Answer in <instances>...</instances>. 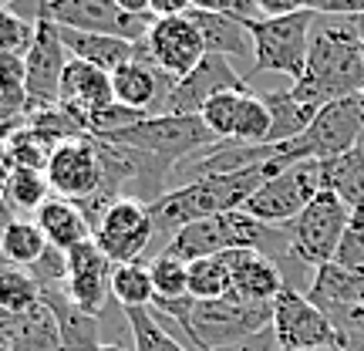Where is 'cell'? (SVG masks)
I'll use <instances>...</instances> for the list:
<instances>
[{
	"label": "cell",
	"instance_id": "obj_1",
	"mask_svg": "<svg viewBox=\"0 0 364 351\" xmlns=\"http://www.w3.org/2000/svg\"><path fill=\"white\" fill-rule=\"evenodd\" d=\"M294 98L311 108L351 98L364 91V41L358 38L351 17H321L314 21L311 51L304 78L290 85Z\"/></svg>",
	"mask_w": 364,
	"mask_h": 351
},
{
	"label": "cell",
	"instance_id": "obj_2",
	"mask_svg": "<svg viewBox=\"0 0 364 351\" xmlns=\"http://www.w3.org/2000/svg\"><path fill=\"white\" fill-rule=\"evenodd\" d=\"M273 162L263 166H250L240 172H223V176H206V179H196L189 186H176L166 196H159L152 203V220H156V240L169 243L172 236L179 234L186 223L193 220H206V216H220L230 209H243L247 199L263 182L277 176Z\"/></svg>",
	"mask_w": 364,
	"mask_h": 351
},
{
	"label": "cell",
	"instance_id": "obj_3",
	"mask_svg": "<svg viewBox=\"0 0 364 351\" xmlns=\"http://www.w3.org/2000/svg\"><path fill=\"white\" fill-rule=\"evenodd\" d=\"M361 139H364V95L338 98V102L317 108V115H314V122L307 125L304 135L273 145V166L287 169V166L307 162V159L327 162V159L351 152Z\"/></svg>",
	"mask_w": 364,
	"mask_h": 351
},
{
	"label": "cell",
	"instance_id": "obj_4",
	"mask_svg": "<svg viewBox=\"0 0 364 351\" xmlns=\"http://www.w3.org/2000/svg\"><path fill=\"white\" fill-rule=\"evenodd\" d=\"M314 21H317L314 11H297L287 17H250L247 27L253 34V71L247 81L263 71L284 75L290 81L304 78Z\"/></svg>",
	"mask_w": 364,
	"mask_h": 351
},
{
	"label": "cell",
	"instance_id": "obj_5",
	"mask_svg": "<svg viewBox=\"0 0 364 351\" xmlns=\"http://www.w3.org/2000/svg\"><path fill=\"white\" fill-rule=\"evenodd\" d=\"M102 142L129 145V149H139V152H149V156L179 166L186 156H196L209 145H220V139L206 129V122L199 115H159L142 118L122 132H112Z\"/></svg>",
	"mask_w": 364,
	"mask_h": 351
},
{
	"label": "cell",
	"instance_id": "obj_6",
	"mask_svg": "<svg viewBox=\"0 0 364 351\" xmlns=\"http://www.w3.org/2000/svg\"><path fill=\"white\" fill-rule=\"evenodd\" d=\"M31 14L34 21H51L88 34H112L122 41H145L156 24L152 14H129L115 0H31Z\"/></svg>",
	"mask_w": 364,
	"mask_h": 351
},
{
	"label": "cell",
	"instance_id": "obj_7",
	"mask_svg": "<svg viewBox=\"0 0 364 351\" xmlns=\"http://www.w3.org/2000/svg\"><path fill=\"white\" fill-rule=\"evenodd\" d=\"M351 220V206L331 189H321L314 196V203L300 213L294 223H287V236H290V257L300 261L304 267H324L334 261L338 243Z\"/></svg>",
	"mask_w": 364,
	"mask_h": 351
},
{
	"label": "cell",
	"instance_id": "obj_8",
	"mask_svg": "<svg viewBox=\"0 0 364 351\" xmlns=\"http://www.w3.org/2000/svg\"><path fill=\"white\" fill-rule=\"evenodd\" d=\"M324 189V162H294L277 176L263 182L257 193L247 199V213L270 226H287L314 203V196Z\"/></svg>",
	"mask_w": 364,
	"mask_h": 351
},
{
	"label": "cell",
	"instance_id": "obj_9",
	"mask_svg": "<svg viewBox=\"0 0 364 351\" xmlns=\"http://www.w3.org/2000/svg\"><path fill=\"white\" fill-rule=\"evenodd\" d=\"M91 240L102 247V253L115 263H135L142 261V253L156 240V220L149 203L135 196H122L102 213V220L95 223Z\"/></svg>",
	"mask_w": 364,
	"mask_h": 351
},
{
	"label": "cell",
	"instance_id": "obj_10",
	"mask_svg": "<svg viewBox=\"0 0 364 351\" xmlns=\"http://www.w3.org/2000/svg\"><path fill=\"white\" fill-rule=\"evenodd\" d=\"M273 335L280 351L304 348H334L341 345V331L304 290L284 287L273 300Z\"/></svg>",
	"mask_w": 364,
	"mask_h": 351
},
{
	"label": "cell",
	"instance_id": "obj_11",
	"mask_svg": "<svg viewBox=\"0 0 364 351\" xmlns=\"http://www.w3.org/2000/svg\"><path fill=\"white\" fill-rule=\"evenodd\" d=\"M44 176L51 182V193L61 196V199L85 203L91 196H98L105 186V162L102 152H98V142L91 135L61 142L54 149Z\"/></svg>",
	"mask_w": 364,
	"mask_h": 351
},
{
	"label": "cell",
	"instance_id": "obj_12",
	"mask_svg": "<svg viewBox=\"0 0 364 351\" xmlns=\"http://www.w3.org/2000/svg\"><path fill=\"white\" fill-rule=\"evenodd\" d=\"M24 61H27V112L54 108L61 102V78H65V68L71 61L65 41L58 34V24L38 21L34 41L27 48Z\"/></svg>",
	"mask_w": 364,
	"mask_h": 351
},
{
	"label": "cell",
	"instance_id": "obj_13",
	"mask_svg": "<svg viewBox=\"0 0 364 351\" xmlns=\"http://www.w3.org/2000/svg\"><path fill=\"white\" fill-rule=\"evenodd\" d=\"M172 88H176V78L166 75V71L152 61L145 41H139V54L132 58L129 65H122L112 71L115 102L129 105L135 112H145L149 118H159V115L169 112Z\"/></svg>",
	"mask_w": 364,
	"mask_h": 351
},
{
	"label": "cell",
	"instance_id": "obj_14",
	"mask_svg": "<svg viewBox=\"0 0 364 351\" xmlns=\"http://www.w3.org/2000/svg\"><path fill=\"white\" fill-rule=\"evenodd\" d=\"M112 271L115 263L102 253V247L95 240H85L75 250H68V298L75 300V308H81L91 318H102L105 308L112 304Z\"/></svg>",
	"mask_w": 364,
	"mask_h": 351
},
{
	"label": "cell",
	"instance_id": "obj_15",
	"mask_svg": "<svg viewBox=\"0 0 364 351\" xmlns=\"http://www.w3.org/2000/svg\"><path fill=\"white\" fill-rule=\"evenodd\" d=\"M145 48L152 54V61L176 81L186 78L189 71H196V65L206 58L203 34H199V27L193 24L189 14L156 17V24H152L149 38H145Z\"/></svg>",
	"mask_w": 364,
	"mask_h": 351
},
{
	"label": "cell",
	"instance_id": "obj_16",
	"mask_svg": "<svg viewBox=\"0 0 364 351\" xmlns=\"http://www.w3.org/2000/svg\"><path fill=\"white\" fill-rule=\"evenodd\" d=\"M243 88H247V78L236 71L230 58L206 54V58L196 65V71H189L186 78L176 81L166 115H199L203 105H206L209 98H216L220 91H243Z\"/></svg>",
	"mask_w": 364,
	"mask_h": 351
},
{
	"label": "cell",
	"instance_id": "obj_17",
	"mask_svg": "<svg viewBox=\"0 0 364 351\" xmlns=\"http://www.w3.org/2000/svg\"><path fill=\"white\" fill-rule=\"evenodd\" d=\"M223 261L230 267V277H233V294L247 300H263V304H273L277 294L284 290V271L277 267L273 257H267L263 250H226Z\"/></svg>",
	"mask_w": 364,
	"mask_h": 351
},
{
	"label": "cell",
	"instance_id": "obj_18",
	"mask_svg": "<svg viewBox=\"0 0 364 351\" xmlns=\"http://www.w3.org/2000/svg\"><path fill=\"white\" fill-rule=\"evenodd\" d=\"M115 102V91H112V75L102 68L88 65L71 58L65 68V78H61V108H68L71 115L85 125V115L98 112L105 105Z\"/></svg>",
	"mask_w": 364,
	"mask_h": 351
},
{
	"label": "cell",
	"instance_id": "obj_19",
	"mask_svg": "<svg viewBox=\"0 0 364 351\" xmlns=\"http://www.w3.org/2000/svg\"><path fill=\"white\" fill-rule=\"evenodd\" d=\"M307 298L334 321V328L351 311L364 308V273H351L338 263H324L314 273V284L307 287Z\"/></svg>",
	"mask_w": 364,
	"mask_h": 351
},
{
	"label": "cell",
	"instance_id": "obj_20",
	"mask_svg": "<svg viewBox=\"0 0 364 351\" xmlns=\"http://www.w3.org/2000/svg\"><path fill=\"white\" fill-rule=\"evenodd\" d=\"M193 24L203 34L206 54H223V58H253V34L243 17L236 14H209V11H189Z\"/></svg>",
	"mask_w": 364,
	"mask_h": 351
},
{
	"label": "cell",
	"instance_id": "obj_21",
	"mask_svg": "<svg viewBox=\"0 0 364 351\" xmlns=\"http://www.w3.org/2000/svg\"><path fill=\"white\" fill-rule=\"evenodd\" d=\"M58 34L65 41V48L71 58L88 61V65L102 68V71H115V68L129 65L139 54V41H122L112 34H88V31H71V27H58Z\"/></svg>",
	"mask_w": 364,
	"mask_h": 351
},
{
	"label": "cell",
	"instance_id": "obj_22",
	"mask_svg": "<svg viewBox=\"0 0 364 351\" xmlns=\"http://www.w3.org/2000/svg\"><path fill=\"white\" fill-rule=\"evenodd\" d=\"M34 220L38 226L44 230L48 236V243L58 250H75L78 243L91 240V223L85 216V209L78 203H71V199H61V196H51L44 206L34 213Z\"/></svg>",
	"mask_w": 364,
	"mask_h": 351
},
{
	"label": "cell",
	"instance_id": "obj_23",
	"mask_svg": "<svg viewBox=\"0 0 364 351\" xmlns=\"http://www.w3.org/2000/svg\"><path fill=\"white\" fill-rule=\"evenodd\" d=\"M230 247V230H226V216H206V220H193L186 223L179 234L166 243V253L179 257V261L193 263L203 257H220Z\"/></svg>",
	"mask_w": 364,
	"mask_h": 351
},
{
	"label": "cell",
	"instance_id": "obj_24",
	"mask_svg": "<svg viewBox=\"0 0 364 351\" xmlns=\"http://www.w3.org/2000/svg\"><path fill=\"white\" fill-rule=\"evenodd\" d=\"M324 189L338 193L351 209H364V139L351 152L324 162Z\"/></svg>",
	"mask_w": 364,
	"mask_h": 351
},
{
	"label": "cell",
	"instance_id": "obj_25",
	"mask_svg": "<svg viewBox=\"0 0 364 351\" xmlns=\"http://www.w3.org/2000/svg\"><path fill=\"white\" fill-rule=\"evenodd\" d=\"M263 98L270 105V115H273V129H270V145H280V142H290L307 132V125L314 122L317 108L304 105L294 98L290 88H280V91H263Z\"/></svg>",
	"mask_w": 364,
	"mask_h": 351
},
{
	"label": "cell",
	"instance_id": "obj_26",
	"mask_svg": "<svg viewBox=\"0 0 364 351\" xmlns=\"http://www.w3.org/2000/svg\"><path fill=\"white\" fill-rule=\"evenodd\" d=\"M0 247H4V261L11 267H31L34 261H41V253L51 247L44 230L38 226V220H24V216H14L7 226H4V236H0Z\"/></svg>",
	"mask_w": 364,
	"mask_h": 351
},
{
	"label": "cell",
	"instance_id": "obj_27",
	"mask_svg": "<svg viewBox=\"0 0 364 351\" xmlns=\"http://www.w3.org/2000/svg\"><path fill=\"white\" fill-rule=\"evenodd\" d=\"M112 298L118 308H152V300H156L152 267L145 261L118 263L112 271Z\"/></svg>",
	"mask_w": 364,
	"mask_h": 351
},
{
	"label": "cell",
	"instance_id": "obj_28",
	"mask_svg": "<svg viewBox=\"0 0 364 351\" xmlns=\"http://www.w3.org/2000/svg\"><path fill=\"white\" fill-rule=\"evenodd\" d=\"M270 129H273V115H270V105H267V98L247 88L243 95H240V105H236L233 142L270 145Z\"/></svg>",
	"mask_w": 364,
	"mask_h": 351
},
{
	"label": "cell",
	"instance_id": "obj_29",
	"mask_svg": "<svg viewBox=\"0 0 364 351\" xmlns=\"http://www.w3.org/2000/svg\"><path fill=\"white\" fill-rule=\"evenodd\" d=\"M125 321H129L135 351H189L159 321V314L152 308H125Z\"/></svg>",
	"mask_w": 364,
	"mask_h": 351
},
{
	"label": "cell",
	"instance_id": "obj_30",
	"mask_svg": "<svg viewBox=\"0 0 364 351\" xmlns=\"http://www.w3.org/2000/svg\"><path fill=\"white\" fill-rule=\"evenodd\" d=\"M4 203L11 206V213H38L48 199H51V182L38 169H14V176L4 186Z\"/></svg>",
	"mask_w": 364,
	"mask_h": 351
},
{
	"label": "cell",
	"instance_id": "obj_31",
	"mask_svg": "<svg viewBox=\"0 0 364 351\" xmlns=\"http://www.w3.org/2000/svg\"><path fill=\"white\" fill-rule=\"evenodd\" d=\"M7 149H11V159H14V166H17V169L48 172V162H51L58 142H51L44 132L31 129V125H27V115H24V122L7 135Z\"/></svg>",
	"mask_w": 364,
	"mask_h": 351
},
{
	"label": "cell",
	"instance_id": "obj_32",
	"mask_svg": "<svg viewBox=\"0 0 364 351\" xmlns=\"http://www.w3.org/2000/svg\"><path fill=\"white\" fill-rule=\"evenodd\" d=\"M0 112L27 115V61L24 54H0Z\"/></svg>",
	"mask_w": 364,
	"mask_h": 351
},
{
	"label": "cell",
	"instance_id": "obj_33",
	"mask_svg": "<svg viewBox=\"0 0 364 351\" xmlns=\"http://www.w3.org/2000/svg\"><path fill=\"white\" fill-rule=\"evenodd\" d=\"M230 290H233V277H230V267L223 261V253L189 263V298L216 300V298H226Z\"/></svg>",
	"mask_w": 364,
	"mask_h": 351
},
{
	"label": "cell",
	"instance_id": "obj_34",
	"mask_svg": "<svg viewBox=\"0 0 364 351\" xmlns=\"http://www.w3.org/2000/svg\"><path fill=\"white\" fill-rule=\"evenodd\" d=\"M41 304V287L24 267H0V311L24 314Z\"/></svg>",
	"mask_w": 364,
	"mask_h": 351
},
{
	"label": "cell",
	"instance_id": "obj_35",
	"mask_svg": "<svg viewBox=\"0 0 364 351\" xmlns=\"http://www.w3.org/2000/svg\"><path fill=\"white\" fill-rule=\"evenodd\" d=\"M152 267V284H156V300H179L189 298V263L172 257L166 250H159L149 261ZM152 300V304H156Z\"/></svg>",
	"mask_w": 364,
	"mask_h": 351
},
{
	"label": "cell",
	"instance_id": "obj_36",
	"mask_svg": "<svg viewBox=\"0 0 364 351\" xmlns=\"http://www.w3.org/2000/svg\"><path fill=\"white\" fill-rule=\"evenodd\" d=\"M243 91H220V95H216V98H209V102L203 105V112H199V118L206 122V129L213 132L220 142H233L236 105H240V95H243Z\"/></svg>",
	"mask_w": 364,
	"mask_h": 351
},
{
	"label": "cell",
	"instance_id": "obj_37",
	"mask_svg": "<svg viewBox=\"0 0 364 351\" xmlns=\"http://www.w3.org/2000/svg\"><path fill=\"white\" fill-rule=\"evenodd\" d=\"M34 17H24L14 7H0V54H27L34 41Z\"/></svg>",
	"mask_w": 364,
	"mask_h": 351
},
{
	"label": "cell",
	"instance_id": "obj_38",
	"mask_svg": "<svg viewBox=\"0 0 364 351\" xmlns=\"http://www.w3.org/2000/svg\"><path fill=\"white\" fill-rule=\"evenodd\" d=\"M331 263H338V267L351 273H364V209H351L348 230L341 236L338 253H334Z\"/></svg>",
	"mask_w": 364,
	"mask_h": 351
},
{
	"label": "cell",
	"instance_id": "obj_39",
	"mask_svg": "<svg viewBox=\"0 0 364 351\" xmlns=\"http://www.w3.org/2000/svg\"><path fill=\"white\" fill-rule=\"evenodd\" d=\"M27 273L38 281L41 294H44V290H58V287L68 284V253L58 247H48L41 253V261H34L27 267Z\"/></svg>",
	"mask_w": 364,
	"mask_h": 351
},
{
	"label": "cell",
	"instance_id": "obj_40",
	"mask_svg": "<svg viewBox=\"0 0 364 351\" xmlns=\"http://www.w3.org/2000/svg\"><path fill=\"white\" fill-rule=\"evenodd\" d=\"M213 351H280L277 345V335H273V325L267 331H257V335H250V338L236 341V345H226V348H213Z\"/></svg>",
	"mask_w": 364,
	"mask_h": 351
},
{
	"label": "cell",
	"instance_id": "obj_41",
	"mask_svg": "<svg viewBox=\"0 0 364 351\" xmlns=\"http://www.w3.org/2000/svg\"><path fill=\"white\" fill-rule=\"evenodd\" d=\"M257 7H260V17H287V14L307 11L304 0H257Z\"/></svg>",
	"mask_w": 364,
	"mask_h": 351
},
{
	"label": "cell",
	"instance_id": "obj_42",
	"mask_svg": "<svg viewBox=\"0 0 364 351\" xmlns=\"http://www.w3.org/2000/svg\"><path fill=\"white\" fill-rule=\"evenodd\" d=\"M149 11L152 17H179V14L193 11V4L189 0H149Z\"/></svg>",
	"mask_w": 364,
	"mask_h": 351
},
{
	"label": "cell",
	"instance_id": "obj_43",
	"mask_svg": "<svg viewBox=\"0 0 364 351\" xmlns=\"http://www.w3.org/2000/svg\"><path fill=\"white\" fill-rule=\"evenodd\" d=\"M193 11H209V14H236V0H189Z\"/></svg>",
	"mask_w": 364,
	"mask_h": 351
},
{
	"label": "cell",
	"instance_id": "obj_44",
	"mask_svg": "<svg viewBox=\"0 0 364 351\" xmlns=\"http://www.w3.org/2000/svg\"><path fill=\"white\" fill-rule=\"evenodd\" d=\"M14 159H11V149H7V139H0V193H4V186H7V179L14 176Z\"/></svg>",
	"mask_w": 364,
	"mask_h": 351
},
{
	"label": "cell",
	"instance_id": "obj_45",
	"mask_svg": "<svg viewBox=\"0 0 364 351\" xmlns=\"http://www.w3.org/2000/svg\"><path fill=\"white\" fill-rule=\"evenodd\" d=\"M122 11H129V14H139V17H145V14H152L149 11V0H115Z\"/></svg>",
	"mask_w": 364,
	"mask_h": 351
},
{
	"label": "cell",
	"instance_id": "obj_46",
	"mask_svg": "<svg viewBox=\"0 0 364 351\" xmlns=\"http://www.w3.org/2000/svg\"><path fill=\"white\" fill-rule=\"evenodd\" d=\"M341 351H364V335H341Z\"/></svg>",
	"mask_w": 364,
	"mask_h": 351
},
{
	"label": "cell",
	"instance_id": "obj_47",
	"mask_svg": "<svg viewBox=\"0 0 364 351\" xmlns=\"http://www.w3.org/2000/svg\"><path fill=\"white\" fill-rule=\"evenodd\" d=\"M351 24H354V31H358V38L364 41V11L358 14V17H351Z\"/></svg>",
	"mask_w": 364,
	"mask_h": 351
},
{
	"label": "cell",
	"instance_id": "obj_48",
	"mask_svg": "<svg viewBox=\"0 0 364 351\" xmlns=\"http://www.w3.org/2000/svg\"><path fill=\"white\" fill-rule=\"evenodd\" d=\"M102 351H132V348H125V345H102Z\"/></svg>",
	"mask_w": 364,
	"mask_h": 351
},
{
	"label": "cell",
	"instance_id": "obj_49",
	"mask_svg": "<svg viewBox=\"0 0 364 351\" xmlns=\"http://www.w3.org/2000/svg\"><path fill=\"white\" fill-rule=\"evenodd\" d=\"M21 0H0V7H17Z\"/></svg>",
	"mask_w": 364,
	"mask_h": 351
},
{
	"label": "cell",
	"instance_id": "obj_50",
	"mask_svg": "<svg viewBox=\"0 0 364 351\" xmlns=\"http://www.w3.org/2000/svg\"><path fill=\"white\" fill-rule=\"evenodd\" d=\"M304 351H341V345H334V348H304Z\"/></svg>",
	"mask_w": 364,
	"mask_h": 351
},
{
	"label": "cell",
	"instance_id": "obj_51",
	"mask_svg": "<svg viewBox=\"0 0 364 351\" xmlns=\"http://www.w3.org/2000/svg\"><path fill=\"white\" fill-rule=\"evenodd\" d=\"M0 351H14V348H11V345H0Z\"/></svg>",
	"mask_w": 364,
	"mask_h": 351
},
{
	"label": "cell",
	"instance_id": "obj_52",
	"mask_svg": "<svg viewBox=\"0 0 364 351\" xmlns=\"http://www.w3.org/2000/svg\"><path fill=\"white\" fill-rule=\"evenodd\" d=\"M0 203H4V196H0Z\"/></svg>",
	"mask_w": 364,
	"mask_h": 351
},
{
	"label": "cell",
	"instance_id": "obj_53",
	"mask_svg": "<svg viewBox=\"0 0 364 351\" xmlns=\"http://www.w3.org/2000/svg\"><path fill=\"white\" fill-rule=\"evenodd\" d=\"M361 95H364V91H361Z\"/></svg>",
	"mask_w": 364,
	"mask_h": 351
}]
</instances>
